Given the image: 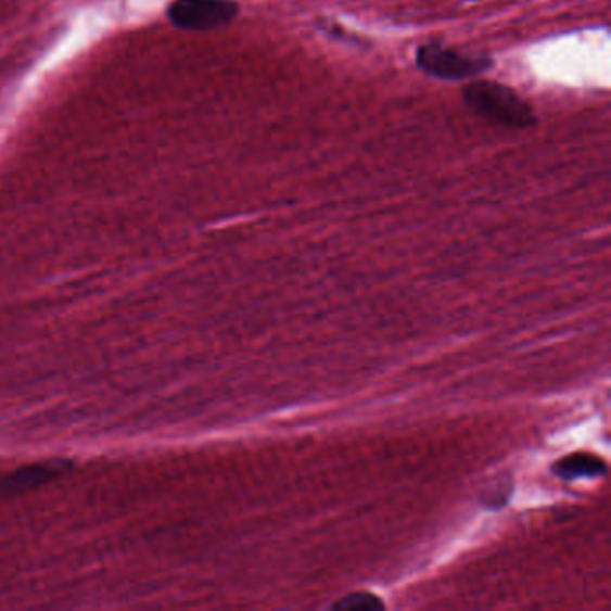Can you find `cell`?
<instances>
[{"mask_svg":"<svg viewBox=\"0 0 611 611\" xmlns=\"http://www.w3.org/2000/svg\"><path fill=\"white\" fill-rule=\"evenodd\" d=\"M239 11L236 0H173L167 18L186 31H216L236 21Z\"/></svg>","mask_w":611,"mask_h":611,"instance_id":"cell-3","label":"cell"},{"mask_svg":"<svg viewBox=\"0 0 611 611\" xmlns=\"http://www.w3.org/2000/svg\"><path fill=\"white\" fill-rule=\"evenodd\" d=\"M417 65L427 76L443 81H467L494 68V58L483 52H464L442 43H427L417 51Z\"/></svg>","mask_w":611,"mask_h":611,"instance_id":"cell-2","label":"cell"},{"mask_svg":"<svg viewBox=\"0 0 611 611\" xmlns=\"http://www.w3.org/2000/svg\"><path fill=\"white\" fill-rule=\"evenodd\" d=\"M462 99L473 114L502 128L530 129L538 123L530 103L502 82L488 79L472 81L462 90Z\"/></svg>","mask_w":611,"mask_h":611,"instance_id":"cell-1","label":"cell"},{"mask_svg":"<svg viewBox=\"0 0 611 611\" xmlns=\"http://www.w3.org/2000/svg\"><path fill=\"white\" fill-rule=\"evenodd\" d=\"M73 468V461L67 459H47L16 468L15 472L5 473L0 478V498L16 497L46 486L67 475Z\"/></svg>","mask_w":611,"mask_h":611,"instance_id":"cell-4","label":"cell"},{"mask_svg":"<svg viewBox=\"0 0 611 611\" xmlns=\"http://www.w3.org/2000/svg\"><path fill=\"white\" fill-rule=\"evenodd\" d=\"M384 602L375 594H368V591H355L332 604V610L340 611H373L384 610Z\"/></svg>","mask_w":611,"mask_h":611,"instance_id":"cell-6","label":"cell"},{"mask_svg":"<svg viewBox=\"0 0 611 611\" xmlns=\"http://www.w3.org/2000/svg\"><path fill=\"white\" fill-rule=\"evenodd\" d=\"M552 472L567 483H574L580 479L601 478L607 473V462L594 454L575 453L556 462Z\"/></svg>","mask_w":611,"mask_h":611,"instance_id":"cell-5","label":"cell"}]
</instances>
